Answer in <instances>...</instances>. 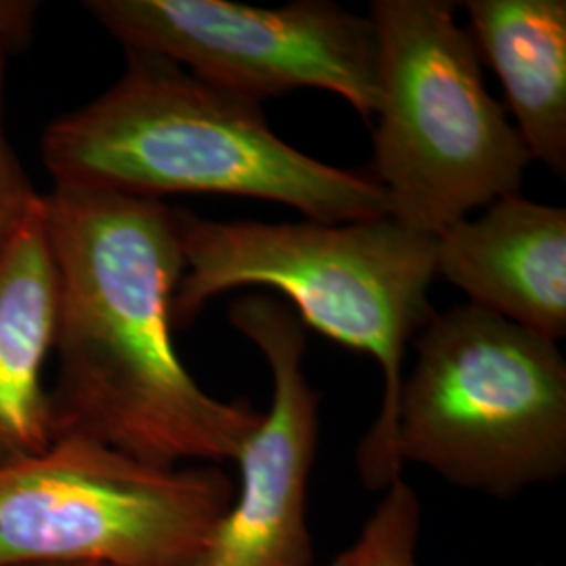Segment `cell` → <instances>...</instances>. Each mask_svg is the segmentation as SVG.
<instances>
[{"instance_id":"obj_1","label":"cell","mask_w":566,"mask_h":566,"mask_svg":"<svg viewBox=\"0 0 566 566\" xmlns=\"http://www.w3.org/2000/svg\"><path fill=\"white\" fill-rule=\"evenodd\" d=\"M42 202L60 287L53 441L84 439L163 468L235 462L263 411L210 397L177 355V208L57 185Z\"/></svg>"},{"instance_id":"obj_2","label":"cell","mask_w":566,"mask_h":566,"mask_svg":"<svg viewBox=\"0 0 566 566\" xmlns=\"http://www.w3.org/2000/svg\"><path fill=\"white\" fill-rule=\"evenodd\" d=\"M97 99L51 122L42 164L53 185L143 200L235 196L283 203L319 223L388 217L367 175L315 160L280 139L250 102L172 61L124 51Z\"/></svg>"},{"instance_id":"obj_3","label":"cell","mask_w":566,"mask_h":566,"mask_svg":"<svg viewBox=\"0 0 566 566\" xmlns=\"http://www.w3.org/2000/svg\"><path fill=\"white\" fill-rule=\"evenodd\" d=\"M182 275L172 325L185 329L203 306L235 287L283 294L306 327L376 359L385 374L380 413L357 451L371 489L401 476L395 453L403 361L432 315L437 238L382 217L350 223H219L177 208Z\"/></svg>"},{"instance_id":"obj_4","label":"cell","mask_w":566,"mask_h":566,"mask_svg":"<svg viewBox=\"0 0 566 566\" xmlns=\"http://www.w3.org/2000/svg\"><path fill=\"white\" fill-rule=\"evenodd\" d=\"M380 105L369 175L388 219L439 235L474 210L521 193L531 154L486 91L458 4L374 0Z\"/></svg>"},{"instance_id":"obj_5","label":"cell","mask_w":566,"mask_h":566,"mask_svg":"<svg viewBox=\"0 0 566 566\" xmlns=\"http://www.w3.org/2000/svg\"><path fill=\"white\" fill-rule=\"evenodd\" d=\"M397 405L399 464L451 485L512 497L566 472V361L558 343L474 304L413 338Z\"/></svg>"},{"instance_id":"obj_6","label":"cell","mask_w":566,"mask_h":566,"mask_svg":"<svg viewBox=\"0 0 566 566\" xmlns=\"http://www.w3.org/2000/svg\"><path fill=\"white\" fill-rule=\"evenodd\" d=\"M233 500L219 465L163 468L57 439L0 465V566H196Z\"/></svg>"},{"instance_id":"obj_7","label":"cell","mask_w":566,"mask_h":566,"mask_svg":"<svg viewBox=\"0 0 566 566\" xmlns=\"http://www.w3.org/2000/svg\"><path fill=\"white\" fill-rule=\"evenodd\" d=\"M84 9L124 51L172 61L243 99L324 88L367 122L378 114L376 30L336 2L266 9L231 0H88Z\"/></svg>"},{"instance_id":"obj_8","label":"cell","mask_w":566,"mask_h":566,"mask_svg":"<svg viewBox=\"0 0 566 566\" xmlns=\"http://www.w3.org/2000/svg\"><path fill=\"white\" fill-rule=\"evenodd\" d=\"M233 327L263 353L273 401L238 455L240 495L196 566H313L308 479L319 441V392L304 374L306 325L266 294L231 303Z\"/></svg>"},{"instance_id":"obj_9","label":"cell","mask_w":566,"mask_h":566,"mask_svg":"<svg viewBox=\"0 0 566 566\" xmlns=\"http://www.w3.org/2000/svg\"><path fill=\"white\" fill-rule=\"evenodd\" d=\"M437 277L468 304L554 343L566 336V210L500 198L437 235Z\"/></svg>"},{"instance_id":"obj_10","label":"cell","mask_w":566,"mask_h":566,"mask_svg":"<svg viewBox=\"0 0 566 566\" xmlns=\"http://www.w3.org/2000/svg\"><path fill=\"white\" fill-rule=\"evenodd\" d=\"M57 301L41 196L0 256V465L53 443L44 365L55 346Z\"/></svg>"},{"instance_id":"obj_11","label":"cell","mask_w":566,"mask_h":566,"mask_svg":"<svg viewBox=\"0 0 566 566\" xmlns=\"http://www.w3.org/2000/svg\"><path fill=\"white\" fill-rule=\"evenodd\" d=\"M468 34L504 86L533 163L566 177L565 0H468Z\"/></svg>"},{"instance_id":"obj_12","label":"cell","mask_w":566,"mask_h":566,"mask_svg":"<svg viewBox=\"0 0 566 566\" xmlns=\"http://www.w3.org/2000/svg\"><path fill=\"white\" fill-rule=\"evenodd\" d=\"M385 500L374 510L353 546L329 566H418L416 546L420 533V502L403 476L386 486Z\"/></svg>"},{"instance_id":"obj_13","label":"cell","mask_w":566,"mask_h":566,"mask_svg":"<svg viewBox=\"0 0 566 566\" xmlns=\"http://www.w3.org/2000/svg\"><path fill=\"white\" fill-rule=\"evenodd\" d=\"M20 46L15 42L0 39V256L4 248L20 229L28 212L39 202L41 193L32 187L28 172L15 154L4 124V81L7 63Z\"/></svg>"},{"instance_id":"obj_14","label":"cell","mask_w":566,"mask_h":566,"mask_svg":"<svg viewBox=\"0 0 566 566\" xmlns=\"http://www.w3.org/2000/svg\"><path fill=\"white\" fill-rule=\"evenodd\" d=\"M39 4L30 0H0V39L25 46L34 32Z\"/></svg>"},{"instance_id":"obj_15","label":"cell","mask_w":566,"mask_h":566,"mask_svg":"<svg viewBox=\"0 0 566 566\" xmlns=\"http://www.w3.org/2000/svg\"><path fill=\"white\" fill-rule=\"evenodd\" d=\"M23 566H97V565H67V563H41V565H23Z\"/></svg>"}]
</instances>
